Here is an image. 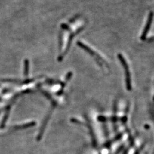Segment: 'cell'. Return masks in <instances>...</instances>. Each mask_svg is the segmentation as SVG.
Wrapping results in <instances>:
<instances>
[{
  "instance_id": "obj_1",
  "label": "cell",
  "mask_w": 154,
  "mask_h": 154,
  "mask_svg": "<svg viewBox=\"0 0 154 154\" xmlns=\"http://www.w3.org/2000/svg\"><path fill=\"white\" fill-rule=\"evenodd\" d=\"M152 14H151L149 16V18L148 19V22L147 24L146 25V27L144 29V31H143V34L142 36V38H143V37H145L146 36V35L147 34L148 31H149V29L150 28V25L151 24V21H152Z\"/></svg>"
}]
</instances>
